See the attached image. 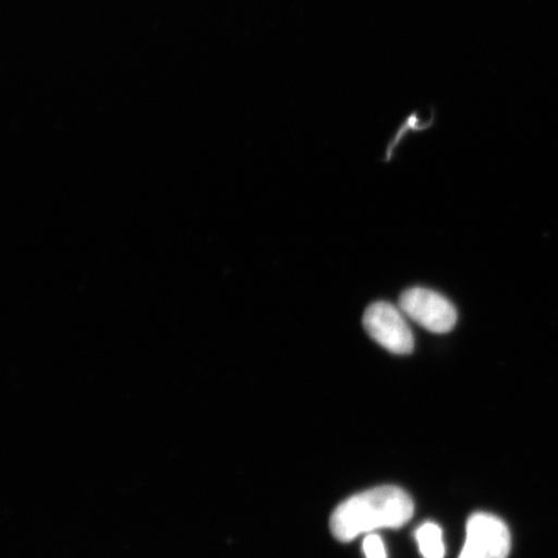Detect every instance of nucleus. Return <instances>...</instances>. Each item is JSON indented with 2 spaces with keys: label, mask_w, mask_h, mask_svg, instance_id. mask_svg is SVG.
<instances>
[{
  "label": "nucleus",
  "mask_w": 558,
  "mask_h": 558,
  "mask_svg": "<svg viewBox=\"0 0 558 558\" xmlns=\"http://www.w3.org/2000/svg\"><path fill=\"white\" fill-rule=\"evenodd\" d=\"M414 513L410 495L396 486H380L354 495L341 504L331 515L335 538L351 542L376 529H397L408 523Z\"/></svg>",
  "instance_id": "obj_1"
},
{
  "label": "nucleus",
  "mask_w": 558,
  "mask_h": 558,
  "mask_svg": "<svg viewBox=\"0 0 558 558\" xmlns=\"http://www.w3.org/2000/svg\"><path fill=\"white\" fill-rule=\"evenodd\" d=\"M400 310L404 316L430 332H449L457 325L456 306L438 292L428 289L404 291L400 298Z\"/></svg>",
  "instance_id": "obj_2"
},
{
  "label": "nucleus",
  "mask_w": 558,
  "mask_h": 558,
  "mask_svg": "<svg viewBox=\"0 0 558 558\" xmlns=\"http://www.w3.org/2000/svg\"><path fill=\"white\" fill-rule=\"evenodd\" d=\"M364 326L376 343L395 354H410L414 349V337L402 311L395 305L379 302L369 305L364 316Z\"/></svg>",
  "instance_id": "obj_3"
},
{
  "label": "nucleus",
  "mask_w": 558,
  "mask_h": 558,
  "mask_svg": "<svg viewBox=\"0 0 558 558\" xmlns=\"http://www.w3.org/2000/svg\"><path fill=\"white\" fill-rule=\"evenodd\" d=\"M511 533L504 521L488 513L473 514L466 525V538L459 558H507Z\"/></svg>",
  "instance_id": "obj_4"
},
{
  "label": "nucleus",
  "mask_w": 558,
  "mask_h": 558,
  "mask_svg": "<svg viewBox=\"0 0 558 558\" xmlns=\"http://www.w3.org/2000/svg\"><path fill=\"white\" fill-rule=\"evenodd\" d=\"M430 114L424 118L422 110H411L410 113L403 118V121L397 128L395 135L390 138L387 146L386 160L392 159L397 148L401 145L404 138L410 134H421L434 128L437 122V110L434 107L429 108Z\"/></svg>",
  "instance_id": "obj_5"
},
{
  "label": "nucleus",
  "mask_w": 558,
  "mask_h": 558,
  "mask_svg": "<svg viewBox=\"0 0 558 558\" xmlns=\"http://www.w3.org/2000/svg\"><path fill=\"white\" fill-rule=\"evenodd\" d=\"M416 541L424 558H444L442 530L436 523L427 522L418 527Z\"/></svg>",
  "instance_id": "obj_6"
},
{
  "label": "nucleus",
  "mask_w": 558,
  "mask_h": 558,
  "mask_svg": "<svg viewBox=\"0 0 558 558\" xmlns=\"http://www.w3.org/2000/svg\"><path fill=\"white\" fill-rule=\"evenodd\" d=\"M366 558H387L386 548L378 535H367L364 541Z\"/></svg>",
  "instance_id": "obj_7"
}]
</instances>
